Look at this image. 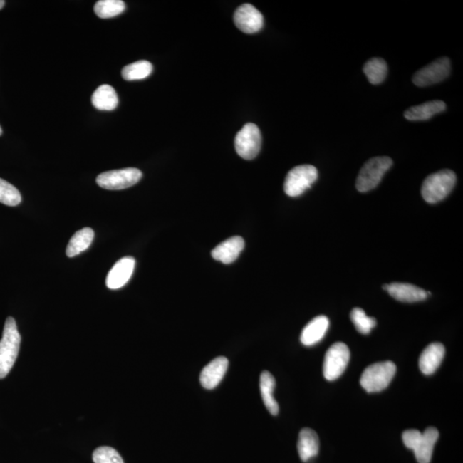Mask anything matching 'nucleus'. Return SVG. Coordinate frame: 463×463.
I'll return each instance as SVG.
<instances>
[{"mask_svg":"<svg viewBox=\"0 0 463 463\" xmlns=\"http://www.w3.org/2000/svg\"><path fill=\"white\" fill-rule=\"evenodd\" d=\"M261 144H262V137H261L260 130L254 123L244 125L234 141L237 154L248 161L254 159L259 155Z\"/></svg>","mask_w":463,"mask_h":463,"instance_id":"nucleus-9","label":"nucleus"},{"mask_svg":"<svg viewBox=\"0 0 463 463\" xmlns=\"http://www.w3.org/2000/svg\"><path fill=\"white\" fill-rule=\"evenodd\" d=\"M6 1H4V0H0V10L2 9L4 6H5Z\"/></svg>","mask_w":463,"mask_h":463,"instance_id":"nucleus-29","label":"nucleus"},{"mask_svg":"<svg viewBox=\"0 0 463 463\" xmlns=\"http://www.w3.org/2000/svg\"><path fill=\"white\" fill-rule=\"evenodd\" d=\"M93 461L95 463H124L119 452L108 446L96 449L93 453Z\"/></svg>","mask_w":463,"mask_h":463,"instance_id":"nucleus-28","label":"nucleus"},{"mask_svg":"<svg viewBox=\"0 0 463 463\" xmlns=\"http://www.w3.org/2000/svg\"><path fill=\"white\" fill-rule=\"evenodd\" d=\"M2 133H3V130L1 126H0V136H1Z\"/></svg>","mask_w":463,"mask_h":463,"instance_id":"nucleus-30","label":"nucleus"},{"mask_svg":"<svg viewBox=\"0 0 463 463\" xmlns=\"http://www.w3.org/2000/svg\"><path fill=\"white\" fill-rule=\"evenodd\" d=\"M397 366L392 361H383L368 366L360 378V385L368 393L380 392L392 381Z\"/></svg>","mask_w":463,"mask_h":463,"instance_id":"nucleus-4","label":"nucleus"},{"mask_svg":"<svg viewBox=\"0 0 463 463\" xmlns=\"http://www.w3.org/2000/svg\"><path fill=\"white\" fill-rule=\"evenodd\" d=\"M125 10V4L122 0H100L94 7L95 14L100 19L115 18Z\"/></svg>","mask_w":463,"mask_h":463,"instance_id":"nucleus-25","label":"nucleus"},{"mask_svg":"<svg viewBox=\"0 0 463 463\" xmlns=\"http://www.w3.org/2000/svg\"><path fill=\"white\" fill-rule=\"evenodd\" d=\"M393 165L392 159L388 157H378L370 159L361 168L356 180L357 190L368 192L373 190L380 183L385 172Z\"/></svg>","mask_w":463,"mask_h":463,"instance_id":"nucleus-5","label":"nucleus"},{"mask_svg":"<svg viewBox=\"0 0 463 463\" xmlns=\"http://www.w3.org/2000/svg\"><path fill=\"white\" fill-rule=\"evenodd\" d=\"M136 261L132 256H125L118 261L109 271L106 279L107 287L109 289H119L128 283L132 277Z\"/></svg>","mask_w":463,"mask_h":463,"instance_id":"nucleus-12","label":"nucleus"},{"mask_svg":"<svg viewBox=\"0 0 463 463\" xmlns=\"http://www.w3.org/2000/svg\"><path fill=\"white\" fill-rule=\"evenodd\" d=\"M350 360V351L346 344L335 343L328 349L323 361V376L334 381L342 375Z\"/></svg>","mask_w":463,"mask_h":463,"instance_id":"nucleus-8","label":"nucleus"},{"mask_svg":"<svg viewBox=\"0 0 463 463\" xmlns=\"http://www.w3.org/2000/svg\"><path fill=\"white\" fill-rule=\"evenodd\" d=\"M276 388L275 378L271 373L264 370L260 376V391L262 395L264 406L272 415H277L279 412V406L274 397V390Z\"/></svg>","mask_w":463,"mask_h":463,"instance_id":"nucleus-21","label":"nucleus"},{"mask_svg":"<svg viewBox=\"0 0 463 463\" xmlns=\"http://www.w3.org/2000/svg\"><path fill=\"white\" fill-rule=\"evenodd\" d=\"M445 355L444 345L433 343L424 349L420 357L419 366L425 375H432L439 368Z\"/></svg>","mask_w":463,"mask_h":463,"instance_id":"nucleus-15","label":"nucleus"},{"mask_svg":"<svg viewBox=\"0 0 463 463\" xmlns=\"http://www.w3.org/2000/svg\"><path fill=\"white\" fill-rule=\"evenodd\" d=\"M153 66L147 61H139L124 67L122 70V77L126 81L142 80L148 78L152 73Z\"/></svg>","mask_w":463,"mask_h":463,"instance_id":"nucleus-24","label":"nucleus"},{"mask_svg":"<svg viewBox=\"0 0 463 463\" xmlns=\"http://www.w3.org/2000/svg\"><path fill=\"white\" fill-rule=\"evenodd\" d=\"M439 437V432L435 427H428L423 432L411 429L403 432L402 440L407 449L414 450L419 463H430Z\"/></svg>","mask_w":463,"mask_h":463,"instance_id":"nucleus-2","label":"nucleus"},{"mask_svg":"<svg viewBox=\"0 0 463 463\" xmlns=\"http://www.w3.org/2000/svg\"><path fill=\"white\" fill-rule=\"evenodd\" d=\"M20 344L21 335L15 319L7 318L2 339L0 340V380L5 378L14 368L19 355Z\"/></svg>","mask_w":463,"mask_h":463,"instance_id":"nucleus-1","label":"nucleus"},{"mask_svg":"<svg viewBox=\"0 0 463 463\" xmlns=\"http://www.w3.org/2000/svg\"><path fill=\"white\" fill-rule=\"evenodd\" d=\"M92 104L100 111H113L119 104L117 93L112 86L103 84L92 95Z\"/></svg>","mask_w":463,"mask_h":463,"instance_id":"nucleus-20","label":"nucleus"},{"mask_svg":"<svg viewBox=\"0 0 463 463\" xmlns=\"http://www.w3.org/2000/svg\"><path fill=\"white\" fill-rule=\"evenodd\" d=\"M317 168L311 165L293 167L286 177L284 191L289 197H296L303 194L318 180Z\"/></svg>","mask_w":463,"mask_h":463,"instance_id":"nucleus-6","label":"nucleus"},{"mask_svg":"<svg viewBox=\"0 0 463 463\" xmlns=\"http://www.w3.org/2000/svg\"><path fill=\"white\" fill-rule=\"evenodd\" d=\"M319 439L317 433L310 428H304L300 432L298 441V452L302 462H306L317 456Z\"/></svg>","mask_w":463,"mask_h":463,"instance_id":"nucleus-19","label":"nucleus"},{"mask_svg":"<svg viewBox=\"0 0 463 463\" xmlns=\"http://www.w3.org/2000/svg\"><path fill=\"white\" fill-rule=\"evenodd\" d=\"M446 105L442 100H431V102L417 105V106L408 108L404 113V117L410 121H422L431 119L437 113L444 112Z\"/></svg>","mask_w":463,"mask_h":463,"instance_id":"nucleus-18","label":"nucleus"},{"mask_svg":"<svg viewBox=\"0 0 463 463\" xmlns=\"http://www.w3.org/2000/svg\"><path fill=\"white\" fill-rule=\"evenodd\" d=\"M234 21L239 29L246 33H254L264 26V16L251 4H244L234 12Z\"/></svg>","mask_w":463,"mask_h":463,"instance_id":"nucleus-11","label":"nucleus"},{"mask_svg":"<svg viewBox=\"0 0 463 463\" xmlns=\"http://www.w3.org/2000/svg\"><path fill=\"white\" fill-rule=\"evenodd\" d=\"M452 70L448 58H437L422 69L417 71L412 77V82L416 86L427 87L444 81L449 77Z\"/></svg>","mask_w":463,"mask_h":463,"instance_id":"nucleus-10","label":"nucleus"},{"mask_svg":"<svg viewBox=\"0 0 463 463\" xmlns=\"http://www.w3.org/2000/svg\"><path fill=\"white\" fill-rule=\"evenodd\" d=\"M395 300L405 303H415L426 300L430 292L408 283H395L383 287Z\"/></svg>","mask_w":463,"mask_h":463,"instance_id":"nucleus-14","label":"nucleus"},{"mask_svg":"<svg viewBox=\"0 0 463 463\" xmlns=\"http://www.w3.org/2000/svg\"><path fill=\"white\" fill-rule=\"evenodd\" d=\"M142 177V172L137 168L128 167L103 172L96 178V183L106 190H123L133 187Z\"/></svg>","mask_w":463,"mask_h":463,"instance_id":"nucleus-7","label":"nucleus"},{"mask_svg":"<svg viewBox=\"0 0 463 463\" xmlns=\"http://www.w3.org/2000/svg\"><path fill=\"white\" fill-rule=\"evenodd\" d=\"M229 360L225 357H217L205 366L200 374V383L206 390H214L224 378Z\"/></svg>","mask_w":463,"mask_h":463,"instance_id":"nucleus-13","label":"nucleus"},{"mask_svg":"<svg viewBox=\"0 0 463 463\" xmlns=\"http://www.w3.org/2000/svg\"><path fill=\"white\" fill-rule=\"evenodd\" d=\"M363 71L368 81L374 85H377V84L385 81L387 73H388V66L383 58H373L365 63Z\"/></svg>","mask_w":463,"mask_h":463,"instance_id":"nucleus-23","label":"nucleus"},{"mask_svg":"<svg viewBox=\"0 0 463 463\" xmlns=\"http://www.w3.org/2000/svg\"><path fill=\"white\" fill-rule=\"evenodd\" d=\"M244 247H245V241L243 238L231 237L214 248L212 255L214 259L220 261L222 264H229L239 258Z\"/></svg>","mask_w":463,"mask_h":463,"instance_id":"nucleus-16","label":"nucleus"},{"mask_svg":"<svg viewBox=\"0 0 463 463\" xmlns=\"http://www.w3.org/2000/svg\"><path fill=\"white\" fill-rule=\"evenodd\" d=\"M457 175L449 170H444L429 175L424 180L422 194L428 204H437L444 200L453 190Z\"/></svg>","mask_w":463,"mask_h":463,"instance_id":"nucleus-3","label":"nucleus"},{"mask_svg":"<svg viewBox=\"0 0 463 463\" xmlns=\"http://www.w3.org/2000/svg\"><path fill=\"white\" fill-rule=\"evenodd\" d=\"M95 233L90 227H84L76 233L66 248V255L69 258L78 256L81 252L86 251L90 246Z\"/></svg>","mask_w":463,"mask_h":463,"instance_id":"nucleus-22","label":"nucleus"},{"mask_svg":"<svg viewBox=\"0 0 463 463\" xmlns=\"http://www.w3.org/2000/svg\"><path fill=\"white\" fill-rule=\"evenodd\" d=\"M330 321L326 316L316 317L304 328L301 332V340L303 345L310 347L317 344L326 335L329 329Z\"/></svg>","mask_w":463,"mask_h":463,"instance_id":"nucleus-17","label":"nucleus"},{"mask_svg":"<svg viewBox=\"0 0 463 463\" xmlns=\"http://www.w3.org/2000/svg\"><path fill=\"white\" fill-rule=\"evenodd\" d=\"M350 318L360 334L368 335L377 326L376 319L370 318L364 310L356 307L351 311Z\"/></svg>","mask_w":463,"mask_h":463,"instance_id":"nucleus-26","label":"nucleus"},{"mask_svg":"<svg viewBox=\"0 0 463 463\" xmlns=\"http://www.w3.org/2000/svg\"><path fill=\"white\" fill-rule=\"evenodd\" d=\"M22 201L20 192L14 185L0 179V203L7 206L19 205Z\"/></svg>","mask_w":463,"mask_h":463,"instance_id":"nucleus-27","label":"nucleus"}]
</instances>
